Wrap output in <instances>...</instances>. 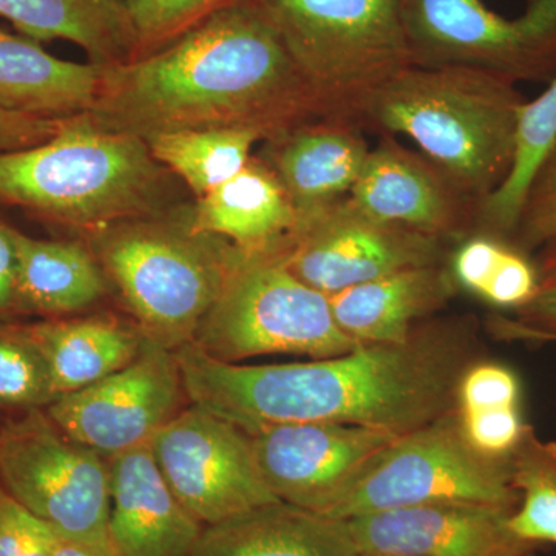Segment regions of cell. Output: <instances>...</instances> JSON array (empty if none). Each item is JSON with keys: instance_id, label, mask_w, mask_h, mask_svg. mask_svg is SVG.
I'll use <instances>...</instances> for the list:
<instances>
[{"instance_id": "obj_33", "label": "cell", "mask_w": 556, "mask_h": 556, "mask_svg": "<svg viewBox=\"0 0 556 556\" xmlns=\"http://www.w3.org/2000/svg\"><path fill=\"white\" fill-rule=\"evenodd\" d=\"M61 538L0 486V556H53Z\"/></svg>"}, {"instance_id": "obj_27", "label": "cell", "mask_w": 556, "mask_h": 556, "mask_svg": "<svg viewBox=\"0 0 556 556\" xmlns=\"http://www.w3.org/2000/svg\"><path fill=\"white\" fill-rule=\"evenodd\" d=\"M263 131L248 127H212L166 131L148 139L153 159L179 175L197 195L203 197L236 177L251 160Z\"/></svg>"}, {"instance_id": "obj_30", "label": "cell", "mask_w": 556, "mask_h": 556, "mask_svg": "<svg viewBox=\"0 0 556 556\" xmlns=\"http://www.w3.org/2000/svg\"><path fill=\"white\" fill-rule=\"evenodd\" d=\"M137 28L141 54L170 42L232 0H124ZM139 54V56H141Z\"/></svg>"}, {"instance_id": "obj_19", "label": "cell", "mask_w": 556, "mask_h": 556, "mask_svg": "<svg viewBox=\"0 0 556 556\" xmlns=\"http://www.w3.org/2000/svg\"><path fill=\"white\" fill-rule=\"evenodd\" d=\"M457 287L448 260L388 274L331 295L332 314L343 332L361 343H402L420 324L445 308Z\"/></svg>"}, {"instance_id": "obj_24", "label": "cell", "mask_w": 556, "mask_h": 556, "mask_svg": "<svg viewBox=\"0 0 556 556\" xmlns=\"http://www.w3.org/2000/svg\"><path fill=\"white\" fill-rule=\"evenodd\" d=\"M17 252V311L60 318L89 308L109 278L89 249L72 241L33 239L11 228Z\"/></svg>"}, {"instance_id": "obj_14", "label": "cell", "mask_w": 556, "mask_h": 556, "mask_svg": "<svg viewBox=\"0 0 556 556\" xmlns=\"http://www.w3.org/2000/svg\"><path fill=\"white\" fill-rule=\"evenodd\" d=\"M401 437L345 424H287L249 434L260 475L280 503L325 517L380 450Z\"/></svg>"}, {"instance_id": "obj_21", "label": "cell", "mask_w": 556, "mask_h": 556, "mask_svg": "<svg viewBox=\"0 0 556 556\" xmlns=\"http://www.w3.org/2000/svg\"><path fill=\"white\" fill-rule=\"evenodd\" d=\"M102 67L60 60L36 40L0 31V109L46 118L86 115Z\"/></svg>"}, {"instance_id": "obj_34", "label": "cell", "mask_w": 556, "mask_h": 556, "mask_svg": "<svg viewBox=\"0 0 556 556\" xmlns=\"http://www.w3.org/2000/svg\"><path fill=\"white\" fill-rule=\"evenodd\" d=\"M459 417L468 444L493 459L510 457L530 428L522 419L521 407L459 413Z\"/></svg>"}, {"instance_id": "obj_15", "label": "cell", "mask_w": 556, "mask_h": 556, "mask_svg": "<svg viewBox=\"0 0 556 556\" xmlns=\"http://www.w3.org/2000/svg\"><path fill=\"white\" fill-rule=\"evenodd\" d=\"M350 200L371 217L424 236L457 241L475 232L478 204L437 164L394 137L369 150Z\"/></svg>"}, {"instance_id": "obj_13", "label": "cell", "mask_w": 556, "mask_h": 556, "mask_svg": "<svg viewBox=\"0 0 556 556\" xmlns=\"http://www.w3.org/2000/svg\"><path fill=\"white\" fill-rule=\"evenodd\" d=\"M182 397L177 354L146 339L129 365L46 409L70 438L112 457L150 444L181 412Z\"/></svg>"}, {"instance_id": "obj_3", "label": "cell", "mask_w": 556, "mask_h": 556, "mask_svg": "<svg viewBox=\"0 0 556 556\" xmlns=\"http://www.w3.org/2000/svg\"><path fill=\"white\" fill-rule=\"evenodd\" d=\"M525 104L517 83L496 73L409 65L362 104L356 123L412 139L479 207L511 169Z\"/></svg>"}, {"instance_id": "obj_9", "label": "cell", "mask_w": 556, "mask_h": 556, "mask_svg": "<svg viewBox=\"0 0 556 556\" xmlns=\"http://www.w3.org/2000/svg\"><path fill=\"white\" fill-rule=\"evenodd\" d=\"M0 486L62 538L110 546L109 457L70 438L46 408L0 424Z\"/></svg>"}, {"instance_id": "obj_20", "label": "cell", "mask_w": 556, "mask_h": 556, "mask_svg": "<svg viewBox=\"0 0 556 556\" xmlns=\"http://www.w3.org/2000/svg\"><path fill=\"white\" fill-rule=\"evenodd\" d=\"M299 225V215L263 160H249L228 181L200 197L189 229L228 241L247 255L280 254Z\"/></svg>"}, {"instance_id": "obj_2", "label": "cell", "mask_w": 556, "mask_h": 556, "mask_svg": "<svg viewBox=\"0 0 556 556\" xmlns=\"http://www.w3.org/2000/svg\"><path fill=\"white\" fill-rule=\"evenodd\" d=\"M86 115L101 129L142 139L212 127H248L270 139L331 116L249 0H232L160 49L102 67Z\"/></svg>"}, {"instance_id": "obj_29", "label": "cell", "mask_w": 556, "mask_h": 556, "mask_svg": "<svg viewBox=\"0 0 556 556\" xmlns=\"http://www.w3.org/2000/svg\"><path fill=\"white\" fill-rule=\"evenodd\" d=\"M56 397L27 325L0 324V407L47 408Z\"/></svg>"}, {"instance_id": "obj_4", "label": "cell", "mask_w": 556, "mask_h": 556, "mask_svg": "<svg viewBox=\"0 0 556 556\" xmlns=\"http://www.w3.org/2000/svg\"><path fill=\"white\" fill-rule=\"evenodd\" d=\"M163 174L148 142L70 116L33 148L0 153V203L60 225L105 229L146 217Z\"/></svg>"}, {"instance_id": "obj_25", "label": "cell", "mask_w": 556, "mask_h": 556, "mask_svg": "<svg viewBox=\"0 0 556 556\" xmlns=\"http://www.w3.org/2000/svg\"><path fill=\"white\" fill-rule=\"evenodd\" d=\"M353 552L338 519L277 503L206 527L190 556H346Z\"/></svg>"}, {"instance_id": "obj_22", "label": "cell", "mask_w": 556, "mask_h": 556, "mask_svg": "<svg viewBox=\"0 0 556 556\" xmlns=\"http://www.w3.org/2000/svg\"><path fill=\"white\" fill-rule=\"evenodd\" d=\"M0 16L33 40L76 43L101 67L141 54L124 0H0Z\"/></svg>"}, {"instance_id": "obj_35", "label": "cell", "mask_w": 556, "mask_h": 556, "mask_svg": "<svg viewBox=\"0 0 556 556\" xmlns=\"http://www.w3.org/2000/svg\"><path fill=\"white\" fill-rule=\"evenodd\" d=\"M540 283L535 262L511 244L479 299L497 309L515 311L535 298Z\"/></svg>"}, {"instance_id": "obj_6", "label": "cell", "mask_w": 556, "mask_h": 556, "mask_svg": "<svg viewBox=\"0 0 556 556\" xmlns=\"http://www.w3.org/2000/svg\"><path fill=\"white\" fill-rule=\"evenodd\" d=\"M249 2L332 118L356 123L362 104L412 65L397 0Z\"/></svg>"}, {"instance_id": "obj_31", "label": "cell", "mask_w": 556, "mask_h": 556, "mask_svg": "<svg viewBox=\"0 0 556 556\" xmlns=\"http://www.w3.org/2000/svg\"><path fill=\"white\" fill-rule=\"evenodd\" d=\"M556 240V146L527 190L510 243L532 257Z\"/></svg>"}, {"instance_id": "obj_5", "label": "cell", "mask_w": 556, "mask_h": 556, "mask_svg": "<svg viewBox=\"0 0 556 556\" xmlns=\"http://www.w3.org/2000/svg\"><path fill=\"white\" fill-rule=\"evenodd\" d=\"M94 257L146 339L192 343L244 252L228 241L137 218L102 229Z\"/></svg>"}, {"instance_id": "obj_7", "label": "cell", "mask_w": 556, "mask_h": 556, "mask_svg": "<svg viewBox=\"0 0 556 556\" xmlns=\"http://www.w3.org/2000/svg\"><path fill=\"white\" fill-rule=\"evenodd\" d=\"M192 343L228 364L325 358L361 345L339 328L328 295L299 280L276 254L243 255Z\"/></svg>"}, {"instance_id": "obj_36", "label": "cell", "mask_w": 556, "mask_h": 556, "mask_svg": "<svg viewBox=\"0 0 556 556\" xmlns=\"http://www.w3.org/2000/svg\"><path fill=\"white\" fill-rule=\"evenodd\" d=\"M514 314V318H496L503 338L556 342V276L543 278L535 298Z\"/></svg>"}, {"instance_id": "obj_1", "label": "cell", "mask_w": 556, "mask_h": 556, "mask_svg": "<svg viewBox=\"0 0 556 556\" xmlns=\"http://www.w3.org/2000/svg\"><path fill=\"white\" fill-rule=\"evenodd\" d=\"M190 404L247 434L287 424H345L405 434L456 409L478 358L470 318L424 321L402 343L281 364H228L195 343L175 351Z\"/></svg>"}, {"instance_id": "obj_42", "label": "cell", "mask_w": 556, "mask_h": 556, "mask_svg": "<svg viewBox=\"0 0 556 556\" xmlns=\"http://www.w3.org/2000/svg\"><path fill=\"white\" fill-rule=\"evenodd\" d=\"M526 556H538L536 552H532V554L526 555Z\"/></svg>"}, {"instance_id": "obj_12", "label": "cell", "mask_w": 556, "mask_h": 556, "mask_svg": "<svg viewBox=\"0 0 556 556\" xmlns=\"http://www.w3.org/2000/svg\"><path fill=\"white\" fill-rule=\"evenodd\" d=\"M450 247L380 222L346 197L299 223L278 257L299 280L331 298L397 270L445 263Z\"/></svg>"}, {"instance_id": "obj_41", "label": "cell", "mask_w": 556, "mask_h": 556, "mask_svg": "<svg viewBox=\"0 0 556 556\" xmlns=\"http://www.w3.org/2000/svg\"><path fill=\"white\" fill-rule=\"evenodd\" d=\"M346 556H401V555H387V554H368V552H350Z\"/></svg>"}, {"instance_id": "obj_26", "label": "cell", "mask_w": 556, "mask_h": 556, "mask_svg": "<svg viewBox=\"0 0 556 556\" xmlns=\"http://www.w3.org/2000/svg\"><path fill=\"white\" fill-rule=\"evenodd\" d=\"M556 146V76L535 101L519 113L515 156L506 181L479 204L475 232L510 241L527 190Z\"/></svg>"}, {"instance_id": "obj_28", "label": "cell", "mask_w": 556, "mask_h": 556, "mask_svg": "<svg viewBox=\"0 0 556 556\" xmlns=\"http://www.w3.org/2000/svg\"><path fill=\"white\" fill-rule=\"evenodd\" d=\"M510 468L519 504L508 527L533 546H556V442L541 441L530 427L510 455Z\"/></svg>"}, {"instance_id": "obj_8", "label": "cell", "mask_w": 556, "mask_h": 556, "mask_svg": "<svg viewBox=\"0 0 556 556\" xmlns=\"http://www.w3.org/2000/svg\"><path fill=\"white\" fill-rule=\"evenodd\" d=\"M428 504L515 508L510 457L493 459L468 444L457 409L401 434L343 490L324 518L346 519Z\"/></svg>"}, {"instance_id": "obj_18", "label": "cell", "mask_w": 556, "mask_h": 556, "mask_svg": "<svg viewBox=\"0 0 556 556\" xmlns=\"http://www.w3.org/2000/svg\"><path fill=\"white\" fill-rule=\"evenodd\" d=\"M269 141L263 161L283 186L299 223L350 197L371 150L358 124L332 116L298 124Z\"/></svg>"}, {"instance_id": "obj_17", "label": "cell", "mask_w": 556, "mask_h": 556, "mask_svg": "<svg viewBox=\"0 0 556 556\" xmlns=\"http://www.w3.org/2000/svg\"><path fill=\"white\" fill-rule=\"evenodd\" d=\"M109 544L116 556H190L204 532L174 495L150 444L109 457Z\"/></svg>"}, {"instance_id": "obj_10", "label": "cell", "mask_w": 556, "mask_h": 556, "mask_svg": "<svg viewBox=\"0 0 556 556\" xmlns=\"http://www.w3.org/2000/svg\"><path fill=\"white\" fill-rule=\"evenodd\" d=\"M412 65L486 70L514 80L556 76V0L508 20L482 0H397Z\"/></svg>"}, {"instance_id": "obj_40", "label": "cell", "mask_w": 556, "mask_h": 556, "mask_svg": "<svg viewBox=\"0 0 556 556\" xmlns=\"http://www.w3.org/2000/svg\"><path fill=\"white\" fill-rule=\"evenodd\" d=\"M533 255H535L533 262H535L541 280L556 276V240L551 241Z\"/></svg>"}, {"instance_id": "obj_37", "label": "cell", "mask_w": 556, "mask_h": 556, "mask_svg": "<svg viewBox=\"0 0 556 556\" xmlns=\"http://www.w3.org/2000/svg\"><path fill=\"white\" fill-rule=\"evenodd\" d=\"M64 119L0 109V153L33 148L47 141L61 129Z\"/></svg>"}, {"instance_id": "obj_11", "label": "cell", "mask_w": 556, "mask_h": 556, "mask_svg": "<svg viewBox=\"0 0 556 556\" xmlns=\"http://www.w3.org/2000/svg\"><path fill=\"white\" fill-rule=\"evenodd\" d=\"M150 448L174 495L204 529L280 503L260 475L249 434L197 405L161 428Z\"/></svg>"}, {"instance_id": "obj_23", "label": "cell", "mask_w": 556, "mask_h": 556, "mask_svg": "<svg viewBox=\"0 0 556 556\" xmlns=\"http://www.w3.org/2000/svg\"><path fill=\"white\" fill-rule=\"evenodd\" d=\"M27 328L46 361L58 397L126 367L146 342L138 328L113 318H47Z\"/></svg>"}, {"instance_id": "obj_32", "label": "cell", "mask_w": 556, "mask_h": 556, "mask_svg": "<svg viewBox=\"0 0 556 556\" xmlns=\"http://www.w3.org/2000/svg\"><path fill=\"white\" fill-rule=\"evenodd\" d=\"M521 382L517 372L497 362L477 361L457 383L456 409L459 413L521 407Z\"/></svg>"}, {"instance_id": "obj_38", "label": "cell", "mask_w": 556, "mask_h": 556, "mask_svg": "<svg viewBox=\"0 0 556 556\" xmlns=\"http://www.w3.org/2000/svg\"><path fill=\"white\" fill-rule=\"evenodd\" d=\"M17 311V252L11 226L0 222V314Z\"/></svg>"}, {"instance_id": "obj_16", "label": "cell", "mask_w": 556, "mask_h": 556, "mask_svg": "<svg viewBox=\"0 0 556 556\" xmlns=\"http://www.w3.org/2000/svg\"><path fill=\"white\" fill-rule=\"evenodd\" d=\"M511 508L428 504L338 519L354 552L401 556H526L536 546L519 540Z\"/></svg>"}, {"instance_id": "obj_39", "label": "cell", "mask_w": 556, "mask_h": 556, "mask_svg": "<svg viewBox=\"0 0 556 556\" xmlns=\"http://www.w3.org/2000/svg\"><path fill=\"white\" fill-rule=\"evenodd\" d=\"M53 556H116L112 547L104 544L86 543V541L61 538Z\"/></svg>"}]
</instances>
